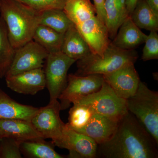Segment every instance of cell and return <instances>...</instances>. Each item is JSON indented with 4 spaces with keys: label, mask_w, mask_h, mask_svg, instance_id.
Returning a JSON list of instances; mask_svg holds the SVG:
<instances>
[{
    "label": "cell",
    "mask_w": 158,
    "mask_h": 158,
    "mask_svg": "<svg viewBox=\"0 0 158 158\" xmlns=\"http://www.w3.org/2000/svg\"><path fill=\"white\" fill-rule=\"evenodd\" d=\"M157 146L144 126L128 112L112 138L98 144L96 157L157 158Z\"/></svg>",
    "instance_id": "1"
},
{
    "label": "cell",
    "mask_w": 158,
    "mask_h": 158,
    "mask_svg": "<svg viewBox=\"0 0 158 158\" xmlns=\"http://www.w3.org/2000/svg\"><path fill=\"white\" fill-rule=\"evenodd\" d=\"M0 13L15 49L33 40L40 23L41 12L16 0H0Z\"/></svg>",
    "instance_id": "2"
},
{
    "label": "cell",
    "mask_w": 158,
    "mask_h": 158,
    "mask_svg": "<svg viewBox=\"0 0 158 158\" xmlns=\"http://www.w3.org/2000/svg\"><path fill=\"white\" fill-rule=\"evenodd\" d=\"M138 58V53L135 49H122L111 42L102 56L90 53L77 60L78 69L75 74L85 76L98 74L104 75L127 64L135 63Z\"/></svg>",
    "instance_id": "3"
},
{
    "label": "cell",
    "mask_w": 158,
    "mask_h": 158,
    "mask_svg": "<svg viewBox=\"0 0 158 158\" xmlns=\"http://www.w3.org/2000/svg\"><path fill=\"white\" fill-rule=\"evenodd\" d=\"M128 111L144 126L158 144V93L140 81L138 89L127 99Z\"/></svg>",
    "instance_id": "4"
},
{
    "label": "cell",
    "mask_w": 158,
    "mask_h": 158,
    "mask_svg": "<svg viewBox=\"0 0 158 158\" xmlns=\"http://www.w3.org/2000/svg\"><path fill=\"white\" fill-rule=\"evenodd\" d=\"M73 104L88 106L94 113L118 121L128 112L126 100L117 96L105 80L99 90L82 98Z\"/></svg>",
    "instance_id": "5"
},
{
    "label": "cell",
    "mask_w": 158,
    "mask_h": 158,
    "mask_svg": "<svg viewBox=\"0 0 158 158\" xmlns=\"http://www.w3.org/2000/svg\"><path fill=\"white\" fill-rule=\"evenodd\" d=\"M45 61L46 87L49 93L50 101H52L58 99L66 87L69 69L77 61L61 51L49 53Z\"/></svg>",
    "instance_id": "6"
},
{
    "label": "cell",
    "mask_w": 158,
    "mask_h": 158,
    "mask_svg": "<svg viewBox=\"0 0 158 158\" xmlns=\"http://www.w3.org/2000/svg\"><path fill=\"white\" fill-rule=\"evenodd\" d=\"M104 81L103 76L98 74L68 75L66 87L58 98L61 101V110L67 109L71 103L98 91Z\"/></svg>",
    "instance_id": "7"
},
{
    "label": "cell",
    "mask_w": 158,
    "mask_h": 158,
    "mask_svg": "<svg viewBox=\"0 0 158 158\" xmlns=\"http://www.w3.org/2000/svg\"><path fill=\"white\" fill-rule=\"evenodd\" d=\"M61 110L58 100L50 101L47 106L39 108L31 119L33 126L44 139L50 138L53 142L62 136L65 124L60 118Z\"/></svg>",
    "instance_id": "8"
},
{
    "label": "cell",
    "mask_w": 158,
    "mask_h": 158,
    "mask_svg": "<svg viewBox=\"0 0 158 158\" xmlns=\"http://www.w3.org/2000/svg\"><path fill=\"white\" fill-rule=\"evenodd\" d=\"M48 55L45 49L32 40L15 49L13 61L6 77L43 68Z\"/></svg>",
    "instance_id": "9"
},
{
    "label": "cell",
    "mask_w": 158,
    "mask_h": 158,
    "mask_svg": "<svg viewBox=\"0 0 158 158\" xmlns=\"http://www.w3.org/2000/svg\"><path fill=\"white\" fill-rule=\"evenodd\" d=\"M53 143L69 151L71 158H96L98 144L91 138L69 127L65 124L62 136Z\"/></svg>",
    "instance_id": "10"
},
{
    "label": "cell",
    "mask_w": 158,
    "mask_h": 158,
    "mask_svg": "<svg viewBox=\"0 0 158 158\" xmlns=\"http://www.w3.org/2000/svg\"><path fill=\"white\" fill-rule=\"evenodd\" d=\"M103 76L105 81L116 95L126 100L135 94L141 81L135 63L127 64L111 73Z\"/></svg>",
    "instance_id": "11"
},
{
    "label": "cell",
    "mask_w": 158,
    "mask_h": 158,
    "mask_svg": "<svg viewBox=\"0 0 158 158\" xmlns=\"http://www.w3.org/2000/svg\"><path fill=\"white\" fill-rule=\"evenodd\" d=\"M75 26L88 44L91 53L102 56L111 42L104 23L95 15Z\"/></svg>",
    "instance_id": "12"
},
{
    "label": "cell",
    "mask_w": 158,
    "mask_h": 158,
    "mask_svg": "<svg viewBox=\"0 0 158 158\" xmlns=\"http://www.w3.org/2000/svg\"><path fill=\"white\" fill-rule=\"evenodd\" d=\"M5 78L7 87L18 93L34 95L46 87L43 68L27 71Z\"/></svg>",
    "instance_id": "13"
},
{
    "label": "cell",
    "mask_w": 158,
    "mask_h": 158,
    "mask_svg": "<svg viewBox=\"0 0 158 158\" xmlns=\"http://www.w3.org/2000/svg\"><path fill=\"white\" fill-rule=\"evenodd\" d=\"M118 122L95 113L86 126L75 131L91 138L97 144H101L112 138L118 127Z\"/></svg>",
    "instance_id": "14"
},
{
    "label": "cell",
    "mask_w": 158,
    "mask_h": 158,
    "mask_svg": "<svg viewBox=\"0 0 158 158\" xmlns=\"http://www.w3.org/2000/svg\"><path fill=\"white\" fill-rule=\"evenodd\" d=\"M0 138H12L21 142L44 139L31 121L19 119H0Z\"/></svg>",
    "instance_id": "15"
},
{
    "label": "cell",
    "mask_w": 158,
    "mask_h": 158,
    "mask_svg": "<svg viewBox=\"0 0 158 158\" xmlns=\"http://www.w3.org/2000/svg\"><path fill=\"white\" fill-rule=\"evenodd\" d=\"M147 36L129 16L122 24L111 42L115 46L122 49L134 50L144 43Z\"/></svg>",
    "instance_id": "16"
},
{
    "label": "cell",
    "mask_w": 158,
    "mask_h": 158,
    "mask_svg": "<svg viewBox=\"0 0 158 158\" xmlns=\"http://www.w3.org/2000/svg\"><path fill=\"white\" fill-rule=\"evenodd\" d=\"M38 109L17 102L0 89V119H19L31 121Z\"/></svg>",
    "instance_id": "17"
},
{
    "label": "cell",
    "mask_w": 158,
    "mask_h": 158,
    "mask_svg": "<svg viewBox=\"0 0 158 158\" xmlns=\"http://www.w3.org/2000/svg\"><path fill=\"white\" fill-rule=\"evenodd\" d=\"M61 52L76 61L91 53L88 44L73 23L64 34Z\"/></svg>",
    "instance_id": "18"
},
{
    "label": "cell",
    "mask_w": 158,
    "mask_h": 158,
    "mask_svg": "<svg viewBox=\"0 0 158 158\" xmlns=\"http://www.w3.org/2000/svg\"><path fill=\"white\" fill-rule=\"evenodd\" d=\"M63 10L75 26L96 15L94 6L90 0H67Z\"/></svg>",
    "instance_id": "19"
},
{
    "label": "cell",
    "mask_w": 158,
    "mask_h": 158,
    "mask_svg": "<svg viewBox=\"0 0 158 158\" xmlns=\"http://www.w3.org/2000/svg\"><path fill=\"white\" fill-rule=\"evenodd\" d=\"M105 25L107 28L110 39L115 37L122 24L129 16L127 9L119 7L116 0H105Z\"/></svg>",
    "instance_id": "20"
},
{
    "label": "cell",
    "mask_w": 158,
    "mask_h": 158,
    "mask_svg": "<svg viewBox=\"0 0 158 158\" xmlns=\"http://www.w3.org/2000/svg\"><path fill=\"white\" fill-rule=\"evenodd\" d=\"M64 36V34L39 24L35 30L33 40L49 53L61 51Z\"/></svg>",
    "instance_id": "21"
},
{
    "label": "cell",
    "mask_w": 158,
    "mask_h": 158,
    "mask_svg": "<svg viewBox=\"0 0 158 158\" xmlns=\"http://www.w3.org/2000/svg\"><path fill=\"white\" fill-rule=\"evenodd\" d=\"M130 16L139 28L150 31H158V16L151 9L145 1L138 2Z\"/></svg>",
    "instance_id": "22"
},
{
    "label": "cell",
    "mask_w": 158,
    "mask_h": 158,
    "mask_svg": "<svg viewBox=\"0 0 158 158\" xmlns=\"http://www.w3.org/2000/svg\"><path fill=\"white\" fill-rule=\"evenodd\" d=\"M15 51L9 40L6 23L0 16V78L6 77L13 61Z\"/></svg>",
    "instance_id": "23"
},
{
    "label": "cell",
    "mask_w": 158,
    "mask_h": 158,
    "mask_svg": "<svg viewBox=\"0 0 158 158\" xmlns=\"http://www.w3.org/2000/svg\"><path fill=\"white\" fill-rule=\"evenodd\" d=\"M44 139L24 141L20 145V150L24 155L33 158H63Z\"/></svg>",
    "instance_id": "24"
},
{
    "label": "cell",
    "mask_w": 158,
    "mask_h": 158,
    "mask_svg": "<svg viewBox=\"0 0 158 158\" xmlns=\"http://www.w3.org/2000/svg\"><path fill=\"white\" fill-rule=\"evenodd\" d=\"M73 23L62 9H52L41 11L40 24L64 34Z\"/></svg>",
    "instance_id": "25"
},
{
    "label": "cell",
    "mask_w": 158,
    "mask_h": 158,
    "mask_svg": "<svg viewBox=\"0 0 158 158\" xmlns=\"http://www.w3.org/2000/svg\"><path fill=\"white\" fill-rule=\"evenodd\" d=\"M94 113L88 106L73 104L69 113L68 123L66 125L74 131L83 128L88 124Z\"/></svg>",
    "instance_id": "26"
},
{
    "label": "cell",
    "mask_w": 158,
    "mask_h": 158,
    "mask_svg": "<svg viewBox=\"0 0 158 158\" xmlns=\"http://www.w3.org/2000/svg\"><path fill=\"white\" fill-rule=\"evenodd\" d=\"M22 142L12 138H3L0 141V158H21Z\"/></svg>",
    "instance_id": "27"
},
{
    "label": "cell",
    "mask_w": 158,
    "mask_h": 158,
    "mask_svg": "<svg viewBox=\"0 0 158 158\" xmlns=\"http://www.w3.org/2000/svg\"><path fill=\"white\" fill-rule=\"evenodd\" d=\"M41 12L52 9L63 10L67 0H16Z\"/></svg>",
    "instance_id": "28"
},
{
    "label": "cell",
    "mask_w": 158,
    "mask_h": 158,
    "mask_svg": "<svg viewBox=\"0 0 158 158\" xmlns=\"http://www.w3.org/2000/svg\"><path fill=\"white\" fill-rule=\"evenodd\" d=\"M141 59L147 61L158 59V35L157 31H151L145 40Z\"/></svg>",
    "instance_id": "29"
},
{
    "label": "cell",
    "mask_w": 158,
    "mask_h": 158,
    "mask_svg": "<svg viewBox=\"0 0 158 158\" xmlns=\"http://www.w3.org/2000/svg\"><path fill=\"white\" fill-rule=\"evenodd\" d=\"M105 0H94V5L96 11V15L99 19L105 24L106 15L104 9Z\"/></svg>",
    "instance_id": "30"
},
{
    "label": "cell",
    "mask_w": 158,
    "mask_h": 158,
    "mask_svg": "<svg viewBox=\"0 0 158 158\" xmlns=\"http://www.w3.org/2000/svg\"><path fill=\"white\" fill-rule=\"evenodd\" d=\"M138 0H126L127 9L129 16L135 8Z\"/></svg>",
    "instance_id": "31"
},
{
    "label": "cell",
    "mask_w": 158,
    "mask_h": 158,
    "mask_svg": "<svg viewBox=\"0 0 158 158\" xmlns=\"http://www.w3.org/2000/svg\"><path fill=\"white\" fill-rule=\"evenodd\" d=\"M145 2L155 14L158 16V0H146Z\"/></svg>",
    "instance_id": "32"
},
{
    "label": "cell",
    "mask_w": 158,
    "mask_h": 158,
    "mask_svg": "<svg viewBox=\"0 0 158 158\" xmlns=\"http://www.w3.org/2000/svg\"><path fill=\"white\" fill-rule=\"evenodd\" d=\"M1 138H0V141H1Z\"/></svg>",
    "instance_id": "33"
}]
</instances>
